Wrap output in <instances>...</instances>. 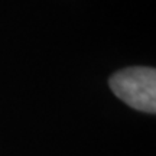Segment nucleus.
Masks as SVG:
<instances>
[{"label":"nucleus","instance_id":"1","mask_svg":"<svg viewBox=\"0 0 156 156\" xmlns=\"http://www.w3.org/2000/svg\"><path fill=\"white\" fill-rule=\"evenodd\" d=\"M110 88L122 101L139 112H156L155 68L133 67L119 71L110 78Z\"/></svg>","mask_w":156,"mask_h":156}]
</instances>
